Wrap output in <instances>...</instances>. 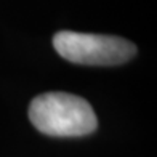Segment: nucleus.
I'll return each instance as SVG.
<instances>
[{
    "label": "nucleus",
    "instance_id": "1",
    "mask_svg": "<svg viewBox=\"0 0 157 157\" xmlns=\"http://www.w3.org/2000/svg\"><path fill=\"white\" fill-rule=\"evenodd\" d=\"M29 119L48 136H83L98 127L95 111L87 99L63 91L35 96L29 106Z\"/></svg>",
    "mask_w": 157,
    "mask_h": 157
},
{
    "label": "nucleus",
    "instance_id": "2",
    "mask_svg": "<svg viewBox=\"0 0 157 157\" xmlns=\"http://www.w3.org/2000/svg\"><path fill=\"white\" fill-rule=\"evenodd\" d=\"M53 47L64 59L85 66H117L136 55V47L125 39L72 31L56 32Z\"/></svg>",
    "mask_w": 157,
    "mask_h": 157
}]
</instances>
